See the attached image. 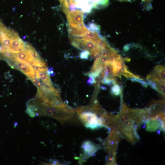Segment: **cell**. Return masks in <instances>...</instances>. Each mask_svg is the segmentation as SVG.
<instances>
[{
	"label": "cell",
	"mask_w": 165,
	"mask_h": 165,
	"mask_svg": "<svg viewBox=\"0 0 165 165\" xmlns=\"http://www.w3.org/2000/svg\"><path fill=\"white\" fill-rule=\"evenodd\" d=\"M111 92L114 95H117L119 94L121 92L119 86L116 84H114L111 88Z\"/></svg>",
	"instance_id": "13"
},
{
	"label": "cell",
	"mask_w": 165,
	"mask_h": 165,
	"mask_svg": "<svg viewBox=\"0 0 165 165\" xmlns=\"http://www.w3.org/2000/svg\"><path fill=\"white\" fill-rule=\"evenodd\" d=\"M77 9L85 13H90L93 8L90 0H74Z\"/></svg>",
	"instance_id": "8"
},
{
	"label": "cell",
	"mask_w": 165,
	"mask_h": 165,
	"mask_svg": "<svg viewBox=\"0 0 165 165\" xmlns=\"http://www.w3.org/2000/svg\"><path fill=\"white\" fill-rule=\"evenodd\" d=\"M87 29L84 25L76 28L69 26L68 32L70 36L75 37L84 38L85 32Z\"/></svg>",
	"instance_id": "10"
},
{
	"label": "cell",
	"mask_w": 165,
	"mask_h": 165,
	"mask_svg": "<svg viewBox=\"0 0 165 165\" xmlns=\"http://www.w3.org/2000/svg\"><path fill=\"white\" fill-rule=\"evenodd\" d=\"M90 55V52L87 50H83L80 53L79 57L82 59H87Z\"/></svg>",
	"instance_id": "14"
},
{
	"label": "cell",
	"mask_w": 165,
	"mask_h": 165,
	"mask_svg": "<svg viewBox=\"0 0 165 165\" xmlns=\"http://www.w3.org/2000/svg\"><path fill=\"white\" fill-rule=\"evenodd\" d=\"M81 147L83 153L79 158V162L80 164L85 162L89 158L93 156L99 148L98 146L90 141L83 142Z\"/></svg>",
	"instance_id": "6"
},
{
	"label": "cell",
	"mask_w": 165,
	"mask_h": 165,
	"mask_svg": "<svg viewBox=\"0 0 165 165\" xmlns=\"http://www.w3.org/2000/svg\"><path fill=\"white\" fill-rule=\"evenodd\" d=\"M142 1L144 2H148L150 1L151 0H142Z\"/></svg>",
	"instance_id": "20"
},
{
	"label": "cell",
	"mask_w": 165,
	"mask_h": 165,
	"mask_svg": "<svg viewBox=\"0 0 165 165\" xmlns=\"http://www.w3.org/2000/svg\"><path fill=\"white\" fill-rule=\"evenodd\" d=\"M35 76L38 78L44 85L54 91H58L53 86L47 72V68H35Z\"/></svg>",
	"instance_id": "7"
},
{
	"label": "cell",
	"mask_w": 165,
	"mask_h": 165,
	"mask_svg": "<svg viewBox=\"0 0 165 165\" xmlns=\"http://www.w3.org/2000/svg\"><path fill=\"white\" fill-rule=\"evenodd\" d=\"M120 2H130L132 0H116Z\"/></svg>",
	"instance_id": "19"
},
{
	"label": "cell",
	"mask_w": 165,
	"mask_h": 165,
	"mask_svg": "<svg viewBox=\"0 0 165 165\" xmlns=\"http://www.w3.org/2000/svg\"><path fill=\"white\" fill-rule=\"evenodd\" d=\"M26 112L31 117L47 116L61 123L70 120L74 114L57 106L44 103L35 97L27 103Z\"/></svg>",
	"instance_id": "1"
},
{
	"label": "cell",
	"mask_w": 165,
	"mask_h": 165,
	"mask_svg": "<svg viewBox=\"0 0 165 165\" xmlns=\"http://www.w3.org/2000/svg\"><path fill=\"white\" fill-rule=\"evenodd\" d=\"M78 115L80 120L87 128L95 130L105 127L101 119L94 112L82 111Z\"/></svg>",
	"instance_id": "3"
},
{
	"label": "cell",
	"mask_w": 165,
	"mask_h": 165,
	"mask_svg": "<svg viewBox=\"0 0 165 165\" xmlns=\"http://www.w3.org/2000/svg\"><path fill=\"white\" fill-rule=\"evenodd\" d=\"M72 45L75 47L82 50H87L93 58L98 57L101 52L100 45L94 40L89 38H80L69 36Z\"/></svg>",
	"instance_id": "2"
},
{
	"label": "cell",
	"mask_w": 165,
	"mask_h": 165,
	"mask_svg": "<svg viewBox=\"0 0 165 165\" xmlns=\"http://www.w3.org/2000/svg\"><path fill=\"white\" fill-rule=\"evenodd\" d=\"M14 57L20 60L27 61L31 65L33 62V57L27 48L18 53H14Z\"/></svg>",
	"instance_id": "9"
},
{
	"label": "cell",
	"mask_w": 165,
	"mask_h": 165,
	"mask_svg": "<svg viewBox=\"0 0 165 165\" xmlns=\"http://www.w3.org/2000/svg\"><path fill=\"white\" fill-rule=\"evenodd\" d=\"M89 85H92L96 82L95 78L92 76L89 77L87 82Z\"/></svg>",
	"instance_id": "16"
},
{
	"label": "cell",
	"mask_w": 165,
	"mask_h": 165,
	"mask_svg": "<svg viewBox=\"0 0 165 165\" xmlns=\"http://www.w3.org/2000/svg\"><path fill=\"white\" fill-rule=\"evenodd\" d=\"M47 72L49 75L52 76H54L55 74V73L53 71V68H50L47 69Z\"/></svg>",
	"instance_id": "18"
},
{
	"label": "cell",
	"mask_w": 165,
	"mask_h": 165,
	"mask_svg": "<svg viewBox=\"0 0 165 165\" xmlns=\"http://www.w3.org/2000/svg\"><path fill=\"white\" fill-rule=\"evenodd\" d=\"M153 72L162 81L165 82V67L162 65L155 67Z\"/></svg>",
	"instance_id": "11"
},
{
	"label": "cell",
	"mask_w": 165,
	"mask_h": 165,
	"mask_svg": "<svg viewBox=\"0 0 165 165\" xmlns=\"http://www.w3.org/2000/svg\"><path fill=\"white\" fill-rule=\"evenodd\" d=\"M88 30L96 32L99 33L100 31V26L95 23H91L89 24L87 26Z\"/></svg>",
	"instance_id": "12"
},
{
	"label": "cell",
	"mask_w": 165,
	"mask_h": 165,
	"mask_svg": "<svg viewBox=\"0 0 165 165\" xmlns=\"http://www.w3.org/2000/svg\"><path fill=\"white\" fill-rule=\"evenodd\" d=\"M6 62L12 68L20 71L29 79L35 75L33 66L29 63L13 57L7 60Z\"/></svg>",
	"instance_id": "4"
},
{
	"label": "cell",
	"mask_w": 165,
	"mask_h": 165,
	"mask_svg": "<svg viewBox=\"0 0 165 165\" xmlns=\"http://www.w3.org/2000/svg\"><path fill=\"white\" fill-rule=\"evenodd\" d=\"M66 15L69 26L76 28L83 25L84 13L80 10H63Z\"/></svg>",
	"instance_id": "5"
},
{
	"label": "cell",
	"mask_w": 165,
	"mask_h": 165,
	"mask_svg": "<svg viewBox=\"0 0 165 165\" xmlns=\"http://www.w3.org/2000/svg\"><path fill=\"white\" fill-rule=\"evenodd\" d=\"M62 7L63 10L68 9V0H58Z\"/></svg>",
	"instance_id": "15"
},
{
	"label": "cell",
	"mask_w": 165,
	"mask_h": 165,
	"mask_svg": "<svg viewBox=\"0 0 165 165\" xmlns=\"http://www.w3.org/2000/svg\"><path fill=\"white\" fill-rule=\"evenodd\" d=\"M90 1L92 7L95 9L101 0H90Z\"/></svg>",
	"instance_id": "17"
}]
</instances>
